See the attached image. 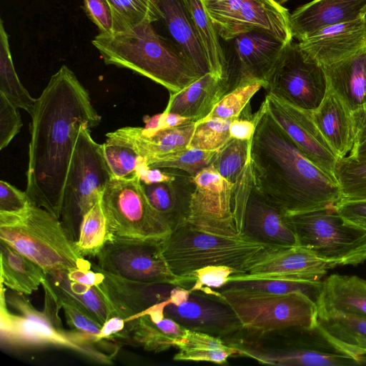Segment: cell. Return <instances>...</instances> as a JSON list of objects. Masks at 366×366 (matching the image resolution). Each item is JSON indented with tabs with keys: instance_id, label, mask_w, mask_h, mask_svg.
<instances>
[{
	"instance_id": "1",
	"label": "cell",
	"mask_w": 366,
	"mask_h": 366,
	"mask_svg": "<svg viewBox=\"0 0 366 366\" xmlns=\"http://www.w3.org/2000/svg\"><path fill=\"white\" fill-rule=\"evenodd\" d=\"M26 193L60 219L63 191L81 125L97 127L102 117L75 74L62 65L53 74L31 114Z\"/></svg>"
},
{
	"instance_id": "2",
	"label": "cell",
	"mask_w": 366,
	"mask_h": 366,
	"mask_svg": "<svg viewBox=\"0 0 366 366\" xmlns=\"http://www.w3.org/2000/svg\"><path fill=\"white\" fill-rule=\"evenodd\" d=\"M264 102L250 145L256 189L287 214L335 205L341 197L337 181L300 150Z\"/></svg>"
},
{
	"instance_id": "3",
	"label": "cell",
	"mask_w": 366,
	"mask_h": 366,
	"mask_svg": "<svg viewBox=\"0 0 366 366\" xmlns=\"http://www.w3.org/2000/svg\"><path fill=\"white\" fill-rule=\"evenodd\" d=\"M104 63L127 69L177 93L200 77L183 54L152 23L97 35L92 41Z\"/></svg>"
},
{
	"instance_id": "4",
	"label": "cell",
	"mask_w": 366,
	"mask_h": 366,
	"mask_svg": "<svg viewBox=\"0 0 366 366\" xmlns=\"http://www.w3.org/2000/svg\"><path fill=\"white\" fill-rule=\"evenodd\" d=\"M0 339L12 348L56 347L71 350L100 362L112 364V357L99 350L86 335L66 330L59 315L36 310L26 295L8 291L1 283Z\"/></svg>"
},
{
	"instance_id": "5",
	"label": "cell",
	"mask_w": 366,
	"mask_h": 366,
	"mask_svg": "<svg viewBox=\"0 0 366 366\" xmlns=\"http://www.w3.org/2000/svg\"><path fill=\"white\" fill-rule=\"evenodd\" d=\"M0 239L45 272L92 269V263L78 252L60 219L34 203L19 212H0Z\"/></svg>"
},
{
	"instance_id": "6",
	"label": "cell",
	"mask_w": 366,
	"mask_h": 366,
	"mask_svg": "<svg viewBox=\"0 0 366 366\" xmlns=\"http://www.w3.org/2000/svg\"><path fill=\"white\" fill-rule=\"evenodd\" d=\"M161 247L170 270L177 277L209 265L227 266L234 274H244L269 247L242 234L213 232L186 219L173 229Z\"/></svg>"
},
{
	"instance_id": "7",
	"label": "cell",
	"mask_w": 366,
	"mask_h": 366,
	"mask_svg": "<svg viewBox=\"0 0 366 366\" xmlns=\"http://www.w3.org/2000/svg\"><path fill=\"white\" fill-rule=\"evenodd\" d=\"M233 310L242 330L258 335L287 330H312L317 325L316 302L302 292L276 294L235 287L217 290Z\"/></svg>"
},
{
	"instance_id": "8",
	"label": "cell",
	"mask_w": 366,
	"mask_h": 366,
	"mask_svg": "<svg viewBox=\"0 0 366 366\" xmlns=\"http://www.w3.org/2000/svg\"><path fill=\"white\" fill-rule=\"evenodd\" d=\"M112 178L102 144L94 140L87 125H81L66 174L60 216L72 242L78 238L84 215L101 199Z\"/></svg>"
},
{
	"instance_id": "9",
	"label": "cell",
	"mask_w": 366,
	"mask_h": 366,
	"mask_svg": "<svg viewBox=\"0 0 366 366\" xmlns=\"http://www.w3.org/2000/svg\"><path fill=\"white\" fill-rule=\"evenodd\" d=\"M298 244L336 266L366 260V229L346 222L335 205L287 214Z\"/></svg>"
},
{
	"instance_id": "10",
	"label": "cell",
	"mask_w": 366,
	"mask_h": 366,
	"mask_svg": "<svg viewBox=\"0 0 366 366\" xmlns=\"http://www.w3.org/2000/svg\"><path fill=\"white\" fill-rule=\"evenodd\" d=\"M101 202L115 237L162 242L172 232L169 224L150 204L137 174L125 179L112 178Z\"/></svg>"
},
{
	"instance_id": "11",
	"label": "cell",
	"mask_w": 366,
	"mask_h": 366,
	"mask_svg": "<svg viewBox=\"0 0 366 366\" xmlns=\"http://www.w3.org/2000/svg\"><path fill=\"white\" fill-rule=\"evenodd\" d=\"M264 89L267 94L312 112L322 102L327 81L323 66L292 41L284 48Z\"/></svg>"
},
{
	"instance_id": "12",
	"label": "cell",
	"mask_w": 366,
	"mask_h": 366,
	"mask_svg": "<svg viewBox=\"0 0 366 366\" xmlns=\"http://www.w3.org/2000/svg\"><path fill=\"white\" fill-rule=\"evenodd\" d=\"M234 213L242 219L241 234L269 247L297 246L288 215L254 187L250 162L235 186Z\"/></svg>"
},
{
	"instance_id": "13",
	"label": "cell",
	"mask_w": 366,
	"mask_h": 366,
	"mask_svg": "<svg viewBox=\"0 0 366 366\" xmlns=\"http://www.w3.org/2000/svg\"><path fill=\"white\" fill-rule=\"evenodd\" d=\"M219 36L225 41L253 30L272 34L285 43L292 41L290 14L272 0H202Z\"/></svg>"
},
{
	"instance_id": "14",
	"label": "cell",
	"mask_w": 366,
	"mask_h": 366,
	"mask_svg": "<svg viewBox=\"0 0 366 366\" xmlns=\"http://www.w3.org/2000/svg\"><path fill=\"white\" fill-rule=\"evenodd\" d=\"M162 242L114 236L96 256L102 270L133 281L176 285L180 277L170 270Z\"/></svg>"
},
{
	"instance_id": "15",
	"label": "cell",
	"mask_w": 366,
	"mask_h": 366,
	"mask_svg": "<svg viewBox=\"0 0 366 366\" xmlns=\"http://www.w3.org/2000/svg\"><path fill=\"white\" fill-rule=\"evenodd\" d=\"M242 357L262 364L292 366H350L366 364V356L342 351L331 344L317 329L311 340L283 346H270L257 342L234 340L229 343Z\"/></svg>"
},
{
	"instance_id": "16",
	"label": "cell",
	"mask_w": 366,
	"mask_h": 366,
	"mask_svg": "<svg viewBox=\"0 0 366 366\" xmlns=\"http://www.w3.org/2000/svg\"><path fill=\"white\" fill-rule=\"evenodd\" d=\"M164 315L188 330L222 337L242 330L233 310L222 300L173 285L162 302Z\"/></svg>"
},
{
	"instance_id": "17",
	"label": "cell",
	"mask_w": 366,
	"mask_h": 366,
	"mask_svg": "<svg viewBox=\"0 0 366 366\" xmlns=\"http://www.w3.org/2000/svg\"><path fill=\"white\" fill-rule=\"evenodd\" d=\"M194 189L186 219L213 232L236 235L233 216L234 184L223 178L209 165L192 177Z\"/></svg>"
},
{
	"instance_id": "18",
	"label": "cell",
	"mask_w": 366,
	"mask_h": 366,
	"mask_svg": "<svg viewBox=\"0 0 366 366\" xmlns=\"http://www.w3.org/2000/svg\"><path fill=\"white\" fill-rule=\"evenodd\" d=\"M264 100L271 117L300 150L313 164L336 180L335 172L338 158L315 124L312 112L292 106L269 94L265 97Z\"/></svg>"
},
{
	"instance_id": "19",
	"label": "cell",
	"mask_w": 366,
	"mask_h": 366,
	"mask_svg": "<svg viewBox=\"0 0 366 366\" xmlns=\"http://www.w3.org/2000/svg\"><path fill=\"white\" fill-rule=\"evenodd\" d=\"M335 267V264L319 258L312 252L300 245L283 248L268 247L253 262L245 273L232 275L229 280L320 281L328 270Z\"/></svg>"
},
{
	"instance_id": "20",
	"label": "cell",
	"mask_w": 366,
	"mask_h": 366,
	"mask_svg": "<svg viewBox=\"0 0 366 366\" xmlns=\"http://www.w3.org/2000/svg\"><path fill=\"white\" fill-rule=\"evenodd\" d=\"M232 40L237 62L229 79V92L253 81H262L266 86L267 79L288 43L261 30L241 34Z\"/></svg>"
},
{
	"instance_id": "21",
	"label": "cell",
	"mask_w": 366,
	"mask_h": 366,
	"mask_svg": "<svg viewBox=\"0 0 366 366\" xmlns=\"http://www.w3.org/2000/svg\"><path fill=\"white\" fill-rule=\"evenodd\" d=\"M92 268L102 271L104 278L97 287L109 305L112 316L130 321L151 307L164 301L172 284L142 282L109 273L92 263Z\"/></svg>"
},
{
	"instance_id": "22",
	"label": "cell",
	"mask_w": 366,
	"mask_h": 366,
	"mask_svg": "<svg viewBox=\"0 0 366 366\" xmlns=\"http://www.w3.org/2000/svg\"><path fill=\"white\" fill-rule=\"evenodd\" d=\"M299 44L322 66L350 58L366 49V18L325 26Z\"/></svg>"
},
{
	"instance_id": "23",
	"label": "cell",
	"mask_w": 366,
	"mask_h": 366,
	"mask_svg": "<svg viewBox=\"0 0 366 366\" xmlns=\"http://www.w3.org/2000/svg\"><path fill=\"white\" fill-rule=\"evenodd\" d=\"M195 121L147 135L140 127H124L107 133L106 142L127 146L143 158L148 166L163 158L187 149Z\"/></svg>"
},
{
	"instance_id": "24",
	"label": "cell",
	"mask_w": 366,
	"mask_h": 366,
	"mask_svg": "<svg viewBox=\"0 0 366 366\" xmlns=\"http://www.w3.org/2000/svg\"><path fill=\"white\" fill-rule=\"evenodd\" d=\"M366 0H312L290 14L292 38L303 41L327 26L365 16Z\"/></svg>"
},
{
	"instance_id": "25",
	"label": "cell",
	"mask_w": 366,
	"mask_h": 366,
	"mask_svg": "<svg viewBox=\"0 0 366 366\" xmlns=\"http://www.w3.org/2000/svg\"><path fill=\"white\" fill-rule=\"evenodd\" d=\"M162 19L174 42L200 76L211 73L186 0H157Z\"/></svg>"
},
{
	"instance_id": "26",
	"label": "cell",
	"mask_w": 366,
	"mask_h": 366,
	"mask_svg": "<svg viewBox=\"0 0 366 366\" xmlns=\"http://www.w3.org/2000/svg\"><path fill=\"white\" fill-rule=\"evenodd\" d=\"M187 331L188 329L164 315L160 302L127 322L121 338H130L132 342L146 350L160 352L177 347Z\"/></svg>"
},
{
	"instance_id": "27",
	"label": "cell",
	"mask_w": 366,
	"mask_h": 366,
	"mask_svg": "<svg viewBox=\"0 0 366 366\" xmlns=\"http://www.w3.org/2000/svg\"><path fill=\"white\" fill-rule=\"evenodd\" d=\"M229 89L228 79L207 73L179 92L170 94L164 111L197 122L211 113Z\"/></svg>"
},
{
	"instance_id": "28",
	"label": "cell",
	"mask_w": 366,
	"mask_h": 366,
	"mask_svg": "<svg viewBox=\"0 0 366 366\" xmlns=\"http://www.w3.org/2000/svg\"><path fill=\"white\" fill-rule=\"evenodd\" d=\"M317 317L333 313L366 317V280L333 274L322 281L316 301Z\"/></svg>"
},
{
	"instance_id": "29",
	"label": "cell",
	"mask_w": 366,
	"mask_h": 366,
	"mask_svg": "<svg viewBox=\"0 0 366 366\" xmlns=\"http://www.w3.org/2000/svg\"><path fill=\"white\" fill-rule=\"evenodd\" d=\"M311 114L337 157H346L354 144L353 124L351 112L338 97L327 88L322 102Z\"/></svg>"
},
{
	"instance_id": "30",
	"label": "cell",
	"mask_w": 366,
	"mask_h": 366,
	"mask_svg": "<svg viewBox=\"0 0 366 366\" xmlns=\"http://www.w3.org/2000/svg\"><path fill=\"white\" fill-rule=\"evenodd\" d=\"M323 68L327 88L351 113L366 106V49Z\"/></svg>"
},
{
	"instance_id": "31",
	"label": "cell",
	"mask_w": 366,
	"mask_h": 366,
	"mask_svg": "<svg viewBox=\"0 0 366 366\" xmlns=\"http://www.w3.org/2000/svg\"><path fill=\"white\" fill-rule=\"evenodd\" d=\"M142 185L150 204L169 224L172 230L187 218L194 189L192 177L176 172V177L172 181L142 182Z\"/></svg>"
},
{
	"instance_id": "32",
	"label": "cell",
	"mask_w": 366,
	"mask_h": 366,
	"mask_svg": "<svg viewBox=\"0 0 366 366\" xmlns=\"http://www.w3.org/2000/svg\"><path fill=\"white\" fill-rule=\"evenodd\" d=\"M46 279L61 307L64 304L76 307L102 325L112 317L109 305L97 286L71 282L64 270L46 272Z\"/></svg>"
},
{
	"instance_id": "33",
	"label": "cell",
	"mask_w": 366,
	"mask_h": 366,
	"mask_svg": "<svg viewBox=\"0 0 366 366\" xmlns=\"http://www.w3.org/2000/svg\"><path fill=\"white\" fill-rule=\"evenodd\" d=\"M1 283L24 295L36 291L46 279L37 264L0 239Z\"/></svg>"
},
{
	"instance_id": "34",
	"label": "cell",
	"mask_w": 366,
	"mask_h": 366,
	"mask_svg": "<svg viewBox=\"0 0 366 366\" xmlns=\"http://www.w3.org/2000/svg\"><path fill=\"white\" fill-rule=\"evenodd\" d=\"M176 361L208 362L225 364L237 351L221 337L213 335L188 330L185 337L176 347Z\"/></svg>"
},
{
	"instance_id": "35",
	"label": "cell",
	"mask_w": 366,
	"mask_h": 366,
	"mask_svg": "<svg viewBox=\"0 0 366 366\" xmlns=\"http://www.w3.org/2000/svg\"><path fill=\"white\" fill-rule=\"evenodd\" d=\"M199 41L206 54L211 73L229 79V63L219 41V35L202 0H186Z\"/></svg>"
},
{
	"instance_id": "36",
	"label": "cell",
	"mask_w": 366,
	"mask_h": 366,
	"mask_svg": "<svg viewBox=\"0 0 366 366\" xmlns=\"http://www.w3.org/2000/svg\"><path fill=\"white\" fill-rule=\"evenodd\" d=\"M0 93L19 109L30 115L34 109L36 99L21 84L13 63L9 36L2 19L0 21Z\"/></svg>"
},
{
	"instance_id": "37",
	"label": "cell",
	"mask_w": 366,
	"mask_h": 366,
	"mask_svg": "<svg viewBox=\"0 0 366 366\" xmlns=\"http://www.w3.org/2000/svg\"><path fill=\"white\" fill-rule=\"evenodd\" d=\"M113 237L100 199L84 215L75 247L84 257H96Z\"/></svg>"
},
{
	"instance_id": "38",
	"label": "cell",
	"mask_w": 366,
	"mask_h": 366,
	"mask_svg": "<svg viewBox=\"0 0 366 366\" xmlns=\"http://www.w3.org/2000/svg\"><path fill=\"white\" fill-rule=\"evenodd\" d=\"M317 329L335 347L355 339H366V317L333 313L317 317Z\"/></svg>"
},
{
	"instance_id": "39",
	"label": "cell",
	"mask_w": 366,
	"mask_h": 366,
	"mask_svg": "<svg viewBox=\"0 0 366 366\" xmlns=\"http://www.w3.org/2000/svg\"><path fill=\"white\" fill-rule=\"evenodd\" d=\"M114 19V32L160 19L157 0H108Z\"/></svg>"
},
{
	"instance_id": "40",
	"label": "cell",
	"mask_w": 366,
	"mask_h": 366,
	"mask_svg": "<svg viewBox=\"0 0 366 366\" xmlns=\"http://www.w3.org/2000/svg\"><path fill=\"white\" fill-rule=\"evenodd\" d=\"M335 177L340 199H366V158L349 155L338 159Z\"/></svg>"
},
{
	"instance_id": "41",
	"label": "cell",
	"mask_w": 366,
	"mask_h": 366,
	"mask_svg": "<svg viewBox=\"0 0 366 366\" xmlns=\"http://www.w3.org/2000/svg\"><path fill=\"white\" fill-rule=\"evenodd\" d=\"M251 140L231 139L217 151L212 163L225 179L236 184L249 162Z\"/></svg>"
},
{
	"instance_id": "42",
	"label": "cell",
	"mask_w": 366,
	"mask_h": 366,
	"mask_svg": "<svg viewBox=\"0 0 366 366\" xmlns=\"http://www.w3.org/2000/svg\"><path fill=\"white\" fill-rule=\"evenodd\" d=\"M322 281H300L277 279H229L222 287H235L276 294L302 292L315 302L319 297ZM222 289V288H221Z\"/></svg>"
},
{
	"instance_id": "43",
	"label": "cell",
	"mask_w": 366,
	"mask_h": 366,
	"mask_svg": "<svg viewBox=\"0 0 366 366\" xmlns=\"http://www.w3.org/2000/svg\"><path fill=\"white\" fill-rule=\"evenodd\" d=\"M234 274V270L229 267L209 265L180 277L176 285L218 298L217 290L222 288L229 277Z\"/></svg>"
},
{
	"instance_id": "44",
	"label": "cell",
	"mask_w": 366,
	"mask_h": 366,
	"mask_svg": "<svg viewBox=\"0 0 366 366\" xmlns=\"http://www.w3.org/2000/svg\"><path fill=\"white\" fill-rule=\"evenodd\" d=\"M232 119L211 118L196 122L188 149L218 151L232 138L229 127Z\"/></svg>"
},
{
	"instance_id": "45",
	"label": "cell",
	"mask_w": 366,
	"mask_h": 366,
	"mask_svg": "<svg viewBox=\"0 0 366 366\" xmlns=\"http://www.w3.org/2000/svg\"><path fill=\"white\" fill-rule=\"evenodd\" d=\"M265 87L262 81H253L237 86L227 92L216 104L211 113L204 119L222 118L234 119L242 113L251 99L261 88Z\"/></svg>"
},
{
	"instance_id": "46",
	"label": "cell",
	"mask_w": 366,
	"mask_h": 366,
	"mask_svg": "<svg viewBox=\"0 0 366 366\" xmlns=\"http://www.w3.org/2000/svg\"><path fill=\"white\" fill-rule=\"evenodd\" d=\"M217 151L186 149L169 155L149 166L160 169H174L184 172L191 177L209 166Z\"/></svg>"
},
{
	"instance_id": "47",
	"label": "cell",
	"mask_w": 366,
	"mask_h": 366,
	"mask_svg": "<svg viewBox=\"0 0 366 366\" xmlns=\"http://www.w3.org/2000/svg\"><path fill=\"white\" fill-rule=\"evenodd\" d=\"M102 148L113 178L125 179L137 174V167L142 157L133 149L106 141L102 144Z\"/></svg>"
},
{
	"instance_id": "48",
	"label": "cell",
	"mask_w": 366,
	"mask_h": 366,
	"mask_svg": "<svg viewBox=\"0 0 366 366\" xmlns=\"http://www.w3.org/2000/svg\"><path fill=\"white\" fill-rule=\"evenodd\" d=\"M23 126L19 108L0 93V149L6 148Z\"/></svg>"
},
{
	"instance_id": "49",
	"label": "cell",
	"mask_w": 366,
	"mask_h": 366,
	"mask_svg": "<svg viewBox=\"0 0 366 366\" xmlns=\"http://www.w3.org/2000/svg\"><path fill=\"white\" fill-rule=\"evenodd\" d=\"M62 308L66 322L72 330L86 335L95 343L102 341V325L96 320L76 307L64 304Z\"/></svg>"
},
{
	"instance_id": "50",
	"label": "cell",
	"mask_w": 366,
	"mask_h": 366,
	"mask_svg": "<svg viewBox=\"0 0 366 366\" xmlns=\"http://www.w3.org/2000/svg\"><path fill=\"white\" fill-rule=\"evenodd\" d=\"M265 108V102L262 103L259 110L252 114L249 105L247 106L237 118L232 119L229 127V134L232 139L252 140L258 121Z\"/></svg>"
},
{
	"instance_id": "51",
	"label": "cell",
	"mask_w": 366,
	"mask_h": 366,
	"mask_svg": "<svg viewBox=\"0 0 366 366\" xmlns=\"http://www.w3.org/2000/svg\"><path fill=\"white\" fill-rule=\"evenodd\" d=\"M86 14L100 33L114 32V19L108 0H84Z\"/></svg>"
},
{
	"instance_id": "52",
	"label": "cell",
	"mask_w": 366,
	"mask_h": 366,
	"mask_svg": "<svg viewBox=\"0 0 366 366\" xmlns=\"http://www.w3.org/2000/svg\"><path fill=\"white\" fill-rule=\"evenodd\" d=\"M32 203L26 192H22L10 183L0 181V212H15L28 207Z\"/></svg>"
},
{
	"instance_id": "53",
	"label": "cell",
	"mask_w": 366,
	"mask_h": 366,
	"mask_svg": "<svg viewBox=\"0 0 366 366\" xmlns=\"http://www.w3.org/2000/svg\"><path fill=\"white\" fill-rule=\"evenodd\" d=\"M335 207L346 222L366 229V199H340Z\"/></svg>"
},
{
	"instance_id": "54",
	"label": "cell",
	"mask_w": 366,
	"mask_h": 366,
	"mask_svg": "<svg viewBox=\"0 0 366 366\" xmlns=\"http://www.w3.org/2000/svg\"><path fill=\"white\" fill-rule=\"evenodd\" d=\"M66 274L71 282L88 286H97L104 278L103 272L96 268L74 269L66 271Z\"/></svg>"
},
{
	"instance_id": "55",
	"label": "cell",
	"mask_w": 366,
	"mask_h": 366,
	"mask_svg": "<svg viewBox=\"0 0 366 366\" xmlns=\"http://www.w3.org/2000/svg\"><path fill=\"white\" fill-rule=\"evenodd\" d=\"M354 129L353 147L366 142V106L351 113Z\"/></svg>"
},
{
	"instance_id": "56",
	"label": "cell",
	"mask_w": 366,
	"mask_h": 366,
	"mask_svg": "<svg viewBox=\"0 0 366 366\" xmlns=\"http://www.w3.org/2000/svg\"><path fill=\"white\" fill-rule=\"evenodd\" d=\"M126 324V320L119 316L109 317L102 326V340L118 338L124 331Z\"/></svg>"
},
{
	"instance_id": "57",
	"label": "cell",
	"mask_w": 366,
	"mask_h": 366,
	"mask_svg": "<svg viewBox=\"0 0 366 366\" xmlns=\"http://www.w3.org/2000/svg\"><path fill=\"white\" fill-rule=\"evenodd\" d=\"M349 155L355 157L366 158V142L357 147H353Z\"/></svg>"
},
{
	"instance_id": "58",
	"label": "cell",
	"mask_w": 366,
	"mask_h": 366,
	"mask_svg": "<svg viewBox=\"0 0 366 366\" xmlns=\"http://www.w3.org/2000/svg\"><path fill=\"white\" fill-rule=\"evenodd\" d=\"M273 1L274 3L279 4V5H282L286 2H287L288 1L290 0H272Z\"/></svg>"
},
{
	"instance_id": "59",
	"label": "cell",
	"mask_w": 366,
	"mask_h": 366,
	"mask_svg": "<svg viewBox=\"0 0 366 366\" xmlns=\"http://www.w3.org/2000/svg\"><path fill=\"white\" fill-rule=\"evenodd\" d=\"M365 17L366 18V11H365Z\"/></svg>"
}]
</instances>
